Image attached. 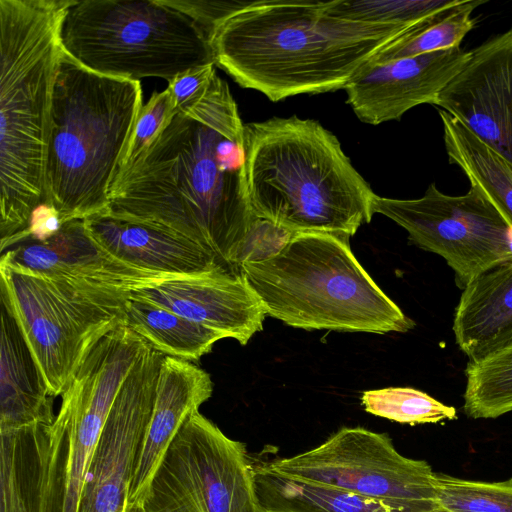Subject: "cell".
Instances as JSON below:
<instances>
[{
    "label": "cell",
    "mask_w": 512,
    "mask_h": 512,
    "mask_svg": "<svg viewBox=\"0 0 512 512\" xmlns=\"http://www.w3.org/2000/svg\"><path fill=\"white\" fill-rule=\"evenodd\" d=\"M105 212L186 238L227 272L241 273L255 220L244 124L217 74L201 98L175 108L145 151L116 174Z\"/></svg>",
    "instance_id": "cell-1"
},
{
    "label": "cell",
    "mask_w": 512,
    "mask_h": 512,
    "mask_svg": "<svg viewBox=\"0 0 512 512\" xmlns=\"http://www.w3.org/2000/svg\"><path fill=\"white\" fill-rule=\"evenodd\" d=\"M325 6L326 1H251L213 32L215 64L271 101L335 91L383 47L423 23L355 22L328 15Z\"/></svg>",
    "instance_id": "cell-2"
},
{
    "label": "cell",
    "mask_w": 512,
    "mask_h": 512,
    "mask_svg": "<svg viewBox=\"0 0 512 512\" xmlns=\"http://www.w3.org/2000/svg\"><path fill=\"white\" fill-rule=\"evenodd\" d=\"M244 147L255 218L293 234L347 237L371 221L376 194L318 121L291 116L244 124Z\"/></svg>",
    "instance_id": "cell-3"
},
{
    "label": "cell",
    "mask_w": 512,
    "mask_h": 512,
    "mask_svg": "<svg viewBox=\"0 0 512 512\" xmlns=\"http://www.w3.org/2000/svg\"><path fill=\"white\" fill-rule=\"evenodd\" d=\"M73 0H0V247L46 204L59 30Z\"/></svg>",
    "instance_id": "cell-4"
},
{
    "label": "cell",
    "mask_w": 512,
    "mask_h": 512,
    "mask_svg": "<svg viewBox=\"0 0 512 512\" xmlns=\"http://www.w3.org/2000/svg\"><path fill=\"white\" fill-rule=\"evenodd\" d=\"M143 106L139 81L59 57L45 165L46 204L62 224L109 207L111 185Z\"/></svg>",
    "instance_id": "cell-5"
},
{
    "label": "cell",
    "mask_w": 512,
    "mask_h": 512,
    "mask_svg": "<svg viewBox=\"0 0 512 512\" xmlns=\"http://www.w3.org/2000/svg\"><path fill=\"white\" fill-rule=\"evenodd\" d=\"M240 272L266 315L306 330L404 333L415 323L357 261L349 237L295 233L275 254Z\"/></svg>",
    "instance_id": "cell-6"
},
{
    "label": "cell",
    "mask_w": 512,
    "mask_h": 512,
    "mask_svg": "<svg viewBox=\"0 0 512 512\" xmlns=\"http://www.w3.org/2000/svg\"><path fill=\"white\" fill-rule=\"evenodd\" d=\"M62 51L110 77L168 82L215 64L206 31L164 0H73L60 24Z\"/></svg>",
    "instance_id": "cell-7"
},
{
    "label": "cell",
    "mask_w": 512,
    "mask_h": 512,
    "mask_svg": "<svg viewBox=\"0 0 512 512\" xmlns=\"http://www.w3.org/2000/svg\"><path fill=\"white\" fill-rule=\"evenodd\" d=\"M0 298L14 317L52 397L61 396L87 353L122 319L130 293L58 284L0 262Z\"/></svg>",
    "instance_id": "cell-8"
},
{
    "label": "cell",
    "mask_w": 512,
    "mask_h": 512,
    "mask_svg": "<svg viewBox=\"0 0 512 512\" xmlns=\"http://www.w3.org/2000/svg\"><path fill=\"white\" fill-rule=\"evenodd\" d=\"M139 503L146 512H264L245 445L199 411L173 438Z\"/></svg>",
    "instance_id": "cell-9"
},
{
    "label": "cell",
    "mask_w": 512,
    "mask_h": 512,
    "mask_svg": "<svg viewBox=\"0 0 512 512\" xmlns=\"http://www.w3.org/2000/svg\"><path fill=\"white\" fill-rule=\"evenodd\" d=\"M265 464L283 476L342 489L408 512H444L432 467L399 453L386 433L343 427L311 450Z\"/></svg>",
    "instance_id": "cell-10"
},
{
    "label": "cell",
    "mask_w": 512,
    "mask_h": 512,
    "mask_svg": "<svg viewBox=\"0 0 512 512\" xmlns=\"http://www.w3.org/2000/svg\"><path fill=\"white\" fill-rule=\"evenodd\" d=\"M373 213L393 220L409 242L441 256L463 290L483 272L512 258V225L477 189L448 195L431 183L416 199L375 195Z\"/></svg>",
    "instance_id": "cell-11"
},
{
    "label": "cell",
    "mask_w": 512,
    "mask_h": 512,
    "mask_svg": "<svg viewBox=\"0 0 512 512\" xmlns=\"http://www.w3.org/2000/svg\"><path fill=\"white\" fill-rule=\"evenodd\" d=\"M163 358L148 345L122 384L91 459L78 512H124Z\"/></svg>",
    "instance_id": "cell-12"
},
{
    "label": "cell",
    "mask_w": 512,
    "mask_h": 512,
    "mask_svg": "<svg viewBox=\"0 0 512 512\" xmlns=\"http://www.w3.org/2000/svg\"><path fill=\"white\" fill-rule=\"evenodd\" d=\"M0 262L88 291L131 293L178 277L143 271L118 260L90 236L83 220L62 224L46 240L12 246L1 253Z\"/></svg>",
    "instance_id": "cell-13"
},
{
    "label": "cell",
    "mask_w": 512,
    "mask_h": 512,
    "mask_svg": "<svg viewBox=\"0 0 512 512\" xmlns=\"http://www.w3.org/2000/svg\"><path fill=\"white\" fill-rule=\"evenodd\" d=\"M434 105L512 162V25L470 50Z\"/></svg>",
    "instance_id": "cell-14"
},
{
    "label": "cell",
    "mask_w": 512,
    "mask_h": 512,
    "mask_svg": "<svg viewBox=\"0 0 512 512\" xmlns=\"http://www.w3.org/2000/svg\"><path fill=\"white\" fill-rule=\"evenodd\" d=\"M0 441V512H64V421L2 431Z\"/></svg>",
    "instance_id": "cell-15"
},
{
    "label": "cell",
    "mask_w": 512,
    "mask_h": 512,
    "mask_svg": "<svg viewBox=\"0 0 512 512\" xmlns=\"http://www.w3.org/2000/svg\"><path fill=\"white\" fill-rule=\"evenodd\" d=\"M469 57L470 50L456 47L383 63L367 61L344 87L347 103L367 124L399 120L413 107L434 105Z\"/></svg>",
    "instance_id": "cell-16"
},
{
    "label": "cell",
    "mask_w": 512,
    "mask_h": 512,
    "mask_svg": "<svg viewBox=\"0 0 512 512\" xmlns=\"http://www.w3.org/2000/svg\"><path fill=\"white\" fill-rule=\"evenodd\" d=\"M241 345L263 329L261 301L241 273L213 272L168 278L131 291Z\"/></svg>",
    "instance_id": "cell-17"
},
{
    "label": "cell",
    "mask_w": 512,
    "mask_h": 512,
    "mask_svg": "<svg viewBox=\"0 0 512 512\" xmlns=\"http://www.w3.org/2000/svg\"><path fill=\"white\" fill-rule=\"evenodd\" d=\"M128 375L114 357L88 355L61 394L68 437L64 512H78L84 480L113 403Z\"/></svg>",
    "instance_id": "cell-18"
},
{
    "label": "cell",
    "mask_w": 512,
    "mask_h": 512,
    "mask_svg": "<svg viewBox=\"0 0 512 512\" xmlns=\"http://www.w3.org/2000/svg\"><path fill=\"white\" fill-rule=\"evenodd\" d=\"M210 375L190 361L164 356L151 416L139 449L128 503H139L168 446L212 395Z\"/></svg>",
    "instance_id": "cell-19"
},
{
    "label": "cell",
    "mask_w": 512,
    "mask_h": 512,
    "mask_svg": "<svg viewBox=\"0 0 512 512\" xmlns=\"http://www.w3.org/2000/svg\"><path fill=\"white\" fill-rule=\"evenodd\" d=\"M83 221L102 248L140 270L169 276L227 272L195 243L156 226L106 212Z\"/></svg>",
    "instance_id": "cell-20"
},
{
    "label": "cell",
    "mask_w": 512,
    "mask_h": 512,
    "mask_svg": "<svg viewBox=\"0 0 512 512\" xmlns=\"http://www.w3.org/2000/svg\"><path fill=\"white\" fill-rule=\"evenodd\" d=\"M452 330L468 360L512 341V258L483 272L462 290Z\"/></svg>",
    "instance_id": "cell-21"
},
{
    "label": "cell",
    "mask_w": 512,
    "mask_h": 512,
    "mask_svg": "<svg viewBox=\"0 0 512 512\" xmlns=\"http://www.w3.org/2000/svg\"><path fill=\"white\" fill-rule=\"evenodd\" d=\"M0 432L33 424H52V396L19 327L1 303Z\"/></svg>",
    "instance_id": "cell-22"
},
{
    "label": "cell",
    "mask_w": 512,
    "mask_h": 512,
    "mask_svg": "<svg viewBox=\"0 0 512 512\" xmlns=\"http://www.w3.org/2000/svg\"><path fill=\"white\" fill-rule=\"evenodd\" d=\"M443 140L451 164L470 187L483 194L512 225V162L447 112L439 110Z\"/></svg>",
    "instance_id": "cell-23"
},
{
    "label": "cell",
    "mask_w": 512,
    "mask_h": 512,
    "mask_svg": "<svg viewBox=\"0 0 512 512\" xmlns=\"http://www.w3.org/2000/svg\"><path fill=\"white\" fill-rule=\"evenodd\" d=\"M253 467L264 512H408L342 489L283 476L266 464Z\"/></svg>",
    "instance_id": "cell-24"
},
{
    "label": "cell",
    "mask_w": 512,
    "mask_h": 512,
    "mask_svg": "<svg viewBox=\"0 0 512 512\" xmlns=\"http://www.w3.org/2000/svg\"><path fill=\"white\" fill-rule=\"evenodd\" d=\"M123 321L164 356L190 362L199 360L223 339L202 325L132 296L125 302Z\"/></svg>",
    "instance_id": "cell-25"
},
{
    "label": "cell",
    "mask_w": 512,
    "mask_h": 512,
    "mask_svg": "<svg viewBox=\"0 0 512 512\" xmlns=\"http://www.w3.org/2000/svg\"><path fill=\"white\" fill-rule=\"evenodd\" d=\"M463 411L472 419H495L512 412V341L468 360Z\"/></svg>",
    "instance_id": "cell-26"
},
{
    "label": "cell",
    "mask_w": 512,
    "mask_h": 512,
    "mask_svg": "<svg viewBox=\"0 0 512 512\" xmlns=\"http://www.w3.org/2000/svg\"><path fill=\"white\" fill-rule=\"evenodd\" d=\"M486 1L461 0L453 8L423 22L387 44L368 61L383 63L400 58L460 47L474 28L473 13Z\"/></svg>",
    "instance_id": "cell-27"
},
{
    "label": "cell",
    "mask_w": 512,
    "mask_h": 512,
    "mask_svg": "<svg viewBox=\"0 0 512 512\" xmlns=\"http://www.w3.org/2000/svg\"><path fill=\"white\" fill-rule=\"evenodd\" d=\"M461 0H331L333 17L379 25L416 26L458 5Z\"/></svg>",
    "instance_id": "cell-28"
},
{
    "label": "cell",
    "mask_w": 512,
    "mask_h": 512,
    "mask_svg": "<svg viewBox=\"0 0 512 512\" xmlns=\"http://www.w3.org/2000/svg\"><path fill=\"white\" fill-rule=\"evenodd\" d=\"M366 412L398 423L417 425L457 419V411L427 393L411 387H389L363 392Z\"/></svg>",
    "instance_id": "cell-29"
},
{
    "label": "cell",
    "mask_w": 512,
    "mask_h": 512,
    "mask_svg": "<svg viewBox=\"0 0 512 512\" xmlns=\"http://www.w3.org/2000/svg\"><path fill=\"white\" fill-rule=\"evenodd\" d=\"M434 483L444 512H512V478L486 482L435 473Z\"/></svg>",
    "instance_id": "cell-30"
},
{
    "label": "cell",
    "mask_w": 512,
    "mask_h": 512,
    "mask_svg": "<svg viewBox=\"0 0 512 512\" xmlns=\"http://www.w3.org/2000/svg\"><path fill=\"white\" fill-rule=\"evenodd\" d=\"M174 110L172 97L167 88L151 95L138 114L118 172L128 167L145 151Z\"/></svg>",
    "instance_id": "cell-31"
},
{
    "label": "cell",
    "mask_w": 512,
    "mask_h": 512,
    "mask_svg": "<svg viewBox=\"0 0 512 512\" xmlns=\"http://www.w3.org/2000/svg\"><path fill=\"white\" fill-rule=\"evenodd\" d=\"M164 2L191 17L209 38L215 29L251 1L164 0Z\"/></svg>",
    "instance_id": "cell-32"
},
{
    "label": "cell",
    "mask_w": 512,
    "mask_h": 512,
    "mask_svg": "<svg viewBox=\"0 0 512 512\" xmlns=\"http://www.w3.org/2000/svg\"><path fill=\"white\" fill-rule=\"evenodd\" d=\"M293 233L273 223L255 218L240 258L243 262L267 258L277 253Z\"/></svg>",
    "instance_id": "cell-33"
},
{
    "label": "cell",
    "mask_w": 512,
    "mask_h": 512,
    "mask_svg": "<svg viewBox=\"0 0 512 512\" xmlns=\"http://www.w3.org/2000/svg\"><path fill=\"white\" fill-rule=\"evenodd\" d=\"M215 66L210 64L191 69L168 82L167 89L174 108H183L202 97L216 74Z\"/></svg>",
    "instance_id": "cell-34"
},
{
    "label": "cell",
    "mask_w": 512,
    "mask_h": 512,
    "mask_svg": "<svg viewBox=\"0 0 512 512\" xmlns=\"http://www.w3.org/2000/svg\"><path fill=\"white\" fill-rule=\"evenodd\" d=\"M124 512H146L140 503H128Z\"/></svg>",
    "instance_id": "cell-35"
}]
</instances>
